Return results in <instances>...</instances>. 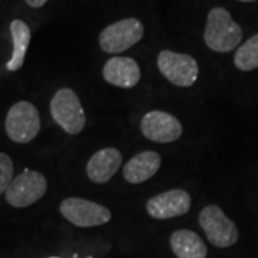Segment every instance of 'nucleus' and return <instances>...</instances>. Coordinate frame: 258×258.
<instances>
[{"label":"nucleus","mask_w":258,"mask_h":258,"mask_svg":"<svg viewBox=\"0 0 258 258\" xmlns=\"http://www.w3.org/2000/svg\"><path fill=\"white\" fill-rule=\"evenodd\" d=\"M204 40L214 52L227 53L241 45L242 29L225 8H214L207 18Z\"/></svg>","instance_id":"1"},{"label":"nucleus","mask_w":258,"mask_h":258,"mask_svg":"<svg viewBox=\"0 0 258 258\" xmlns=\"http://www.w3.org/2000/svg\"><path fill=\"white\" fill-rule=\"evenodd\" d=\"M50 113L55 122L69 135L81 134L86 125V115L75 91L59 89L50 101Z\"/></svg>","instance_id":"2"},{"label":"nucleus","mask_w":258,"mask_h":258,"mask_svg":"<svg viewBox=\"0 0 258 258\" xmlns=\"http://www.w3.org/2000/svg\"><path fill=\"white\" fill-rule=\"evenodd\" d=\"M198 221L207 235V240L217 248L232 247L240 238L237 225L218 205H207L203 208Z\"/></svg>","instance_id":"3"},{"label":"nucleus","mask_w":258,"mask_h":258,"mask_svg":"<svg viewBox=\"0 0 258 258\" xmlns=\"http://www.w3.org/2000/svg\"><path fill=\"white\" fill-rule=\"evenodd\" d=\"M145 28L137 18H126L112 23L99 35V46L106 53H122L144 37Z\"/></svg>","instance_id":"4"},{"label":"nucleus","mask_w":258,"mask_h":258,"mask_svg":"<svg viewBox=\"0 0 258 258\" xmlns=\"http://www.w3.org/2000/svg\"><path fill=\"white\" fill-rule=\"evenodd\" d=\"M6 134L16 144H28L36 138L40 131V116L28 101L15 103L6 116Z\"/></svg>","instance_id":"5"},{"label":"nucleus","mask_w":258,"mask_h":258,"mask_svg":"<svg viewBox=\"0 0 258 258\" xmlns=\"http://www.w3.org/2000/svg\"><path fill=\"white\" fill-rule=\"evenodd\" d=\"M47 191V179L37 171H29L19 174L10 182L8 191L5 192L6 201L15 208H26L33 205Z\"/></svg>","instance_id":"6"},{"label":"nucleus","mask_w":258,"mask_h":258,"mask_svg":"<svg viewBox=\"0 0 258 258\" xmlns=\"http://www.w3.org/2000/svg\"><path fill=\"white\" fill-rule=\"evenodd\" d=\"M59 210L68 221L81 228L99 227L112 218L111 211L106 207L83 198H66Z\"/></svg>","instance_id":"7"},{"label":"nucleus","mask_w":258,"mask_h":258,"mask_svg":"<svg viewBox=\"0 0 258 258\" xmlns=\"http://www.w3.org/2000/svg\"><path fill=\"white\" fill-rule=\"evenodd\" d=\"M159 72L171 83L181 88L192 86L198 79L200 68L192 56L176 53L172 50H162L158 55Z\"/></svg>","instance_id":"8"},{"label":"nucleus","mask_w":258,"mask_h":258,"mask_svg":"<svg viewBox=\"0 0 258 258\" xmlns=\"http://www.w3.org/2000/svg\"><path fill=\"white\" fill-rule=\"evenodd\" d=\"M144 137L152 142L169 144L182 135V125L174 115L164 111H151L141 120Z\"/></svg>","instance_id":"9"},{"label":"nucleus","mask_w":258,"mask_h":258,"mask_svg":"<svg viewBox=\"0 0 258 258\" xmlns=\"http://www.w3.org/2000/svg\"><path fill=\"white\" fill-rule=\"evenodd\" d=\"M191 208V195L184 189H171L152 197L147 204V212L155 220L181 217Z\"/></svg>","instance_id":"10"},{"label":"nucleus","mask_w":258,"mask_h":258,"mask_svg":"<svg viewBox=\"0 0 258 258\" xmlns=\"http://www.w3.org/2000/svg\"><path fill=\"white\" fill-rule=\"evenodd\" d=\"M103 78L113 86L131 89L141 79V69L137 60L126 56H113L103 66Z\"/></svg>","instance_id":"11"},{"label":"nucleus","mask_w":258,"mask_h":258,"mask_svg":"<svg viewBox=\"0 0 258 258\" xmlns=\"http://www.w3.org/2000/svg\"><path fill=\"white\" fill-rule=\"evenodd\" d=\"M120 164L122 154L116 148H103L88 161L86 175L95 184H105L116 174Z\"/></svg>","instance_id":"12"},{"label":"nucleus","mask_w":258,"mask_h":258,"mask_svg":"<svg viewBox=\"0 0 258 258\" xmlns=\"http://www.w3.org/2000/svg\"><path fill=\"white\" fill-rule=\"evenodd\" d=\"M161 168V157L154 151H144L131 158L123 168V178L129 184H142L157 174Z\"/></svg>","instance_id":"13"},{"label":"nucleus","mask_w":258,"mask_h":258,"mask_svg":"<svg viewBox=\"0 0 258 258\" xmlns=\"http://www.w3.org/2000/svg\"><path fill=\"white\" fill-rule=\"evenodd\" d=\"M169 245L176 258H207L208 254L203 238L191 230L175 231L169 238Z\"/></svg>","instance_id":"14"},{"label":"nucleus","mask_w":258,"mask_h":258,"mask_svg":"<svg viewBox=\"0 0 258 258\" xmlns=\"http://www.w3.org/2000/svg\"><path fill=\"white\" fill-rule=\"evenodd\" d=\"M10 33H12V40H13V52H12V57L6 64V68L10 72H16L25 63V57H26V52L30 45L32 33H30V28L28 26V23L23 20H19V19L10 23Z\"/></svg>","instance_id":"15"},{"label":"nucleus","mask_w":258,"mask_h":258,"mask_svg":"<svg viewBox=\"0 0 258 258\" xmlns=\"http://www.w3.org/2000/svg\"><path fill=\"white\" fill-rule=\"evenodd\" d=\"M234 64L242 72L258 69V33L237 47L234 55Z\"/></svg>","instance_id":"16"},{"label":"nucleus","mask_w":258,"mask_h":258,"mask_svg":"<svg viewBox=\"0 0 258 258\" xmlns=\"http://www.w3.org/2000/svg\"><path fill=\"white\" fill-rule=\"evenodd\" d=\"M13 162L9 155L0 152V195L5 194L13 181Z\"/></svg>","instance_id":"17"},{"label":"nucleus","mask_w":258,"mask_h":258,"mask_svg":"<svg viewBox=\"0 0 258 258\" xmlns=\"http://www.w3.org/2000/svg\"><path fill=\"white\" fill-rule=\"evenodd\" d=\"M26 3H28L30 8H33V9H39V8H42V6L46 5L47 0H26Z\"/></svg>","instance_id":"18"},{"label":"nucleus","mask_w":258,"mask_h":258,"mask_svg":"<svg viewBox=\"0 0 258 258\" xmlns=\"http://www.w3.org/2000/svg\"><path fill=\"white\" fill-rule=\"evenodd\" d=\"M237 2H242V3H252V2H257V0H237Z\"/></svg>","instance_id":"19"},{"label":"nucleus","mask_w":258,"mask_h":258,"mask_svg":"<svg viewBox=\"0 0 258 258\" xmlns=\"http://www.w3.org/2000/svg\"><path fill=\"white\" fill-rule=\"evenodd\" d=\"M49 258H59V257H49Z\"/></svg>","instance_id":"20"}]
</instances>
